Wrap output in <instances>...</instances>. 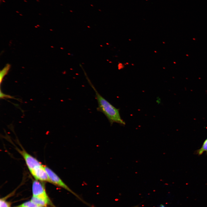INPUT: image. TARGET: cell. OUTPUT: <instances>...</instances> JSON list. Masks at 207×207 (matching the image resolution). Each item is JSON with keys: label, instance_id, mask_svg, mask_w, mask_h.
I'll use <instances>...</instances> for the list:
<instances>
[{"label": "cell", "instance_id": "8", "mask_svg": "<svg viewBox=\"0 0 207 207\" xmlns=\"http://www.w3.org/2000/svg\"><path fill=\"white\" fill-rule=\"evenodd\" d=\"M37 206L31 201H27L16 207H36Z\"/></svg>", "mask_w": 207, "mask_h": 207}, {"label": "cell", "instance_id": "14", "mask_svg": "<svg viewBox=\"0 0 207 207\" xmlns=\"http://www.w3.org/2000/svg\"><path fill=\"white\" fill-rule=\"evenodd\" d=\"M37 1H38V0H37Z\"/></svg>", "mask_w": 207, "mask_h": 207}, {"label": "cell", "instance_id": "3", "mask_svg": "<svg viewBox=\"0 0 207 207\" xmlns=\"http://www.w3.org/2000/svg\"><path fill=\"white\" fill-rule=\"evenodd\" d=\"M45 168L48 177L49 182L65 189L71 193L81 201H83L78 195L71 189L60 177L51 169L45 166Z\"/></svg>", "mask_w": 207, "mask_h": 207}, {"label": "cell", "instance_id": "15", "mask_svg": "<svg viewBox=\"0 0 207 207\" xmlns=\"http://www.w3.org/2000/svg\"><path fill=\"white\" fill-rule=\"evenodd\" d=\"M26 1V2H27V1Z\"/></svg>", "mask_w": 207, "mask_h": 207}, {"label": "cell", "instance_id": "4", "mask_svg": "<svg viewBox=\"0 0 207 207\" xmlns=\"http://www.w3.org/2000/svg\"><path fill=\"white\" fill-rule=\"evenodd\" d=\"M32 196L45 200L50 203L51 201L43 184L38 180H34L32 183Z\"/></svg>", "mask_w": 207, "mask_h": 207}, {"label": "cell", "instance_id": "9", "mask_svg": "<svg viewBox=\"0 0 207 207\" xmlns=\"http://www.w3.org/2000/svg\"><path fill=\"white\" fill-rule=\"evenodd\" d=\"M0 207H10V205L4 199L1 198L0 200Z\"/></svg>", "mask_w": 207, "mask_h": 207}, {"label": "cell", "instance_id": "2", "mask_svg": "<svg viewBox=\"0 0 207 207\" xmlns=\"http://www.w3.org/2000/svg\"><path fill=\"white\" fill-rule=\"evenodd\" d=\"M24 160L32 176L34 177L44 168V166L24 150L18 149Z\"/></svg>", "mask_w": 207, "mask_h": 207}, {"label": "cell", "instance_id": "16", "mask_svg": "<svg viewBox=\"0 0 207 207\" xmlns=\"http://www.w3.org/2000/svg\"><path fill=\"white\" fill-rule=\"evenodd\" d=\"M3 1V2H5V1Z\"/></svg>", "mask_w": 207, "mask_h": 207}, {"label": "cell", "instance_id": "1", "mask_svg": "<svg viewBox=\"0 0 207 207\" xmlns=\"http://www.w3.org/2000/svg\"><path fill=\"white\" fill-rule=\"evenodd\" d=\"M88 80L95 93L96 99L98 105L97 110L103 114L111 125L114 123L125 125V123L121 117L119 110L115 107L103 97L98 92L90 81L89 79Z\"/></svg>", "mask_w": 207, "mask_h": 207}, {"label": "cell", "instance_id": "13", "mask_svg": "<svg viewBox=\"0 0 207 207\" xmlns=\"http://www.w3.org/2000/svg\"><path fill=\"white\" fill-rule=\"evenodd\" d=\"M36 207H42L40 206H37Z\"/></svg>", "mask_w": 207, "mask_h": 207}, {"label": "cell", "instance_id": "7", "mask_svg": "<svg viewBox=\"0 0 207 207\" xmlns=\"http://www.w3.org/2000/svg\"><path fill=\"white\" fill-rule=\"evenodd\" d=\"M10 65L7 64L0 71V83H2L4 77L8 73L10 68Z\"/></svg>", "mask_w": 207, "mask_h": 207}, {"label": "cell", "instance_id": "12", "mask_svg": "<svg viewBox=\"0 0 207 207\" xmlns=\"http://www.w3.org/2000/svg\"><path fill=\"white\" fill-rule=\"evenodd\" d=\"M138 207V206H134V207Z\"/></svg>", "mask_w": 207, "mask_h": 207}, {"label": "cell", "instance_id": "10", "mask_svg": "<svg viewBox=\"0 0 207 207\" xmlns=\"http://www.w3.org/2000/svg\"><path fill=\"white\" fill-rule=\"evenodd\" d=\"M0 98L1 99H16L13 96H11L10 95L5 94L3 93L0 89Z\"/></svg>", "mask_w": 207, "mask_h": 207}, {"label": "cell", "instance_id": "11", "mask_svg": "<svg viewBox=\"0 0 207 207\" xmlns=\"http://www.w3.org/2000/svg\"><path fill=\"white\" fill-rule=\"evenodd\" d=\"M159 207H165V206L162 204H161L160 205Z\"/></svg>", "mask_w": 207, "mask_h": 207}, {"label": "cell", "instance_id": "6", "mask_svg": "<svg viewBox=\"0 0 207 207\" xmlns=\"http://www.w3.org/2000/svg\"><path fill=\"white\" fill-rule=\"evenodd\" d=\"M204 152H205L207 154V138L203 142L201 148L195 152V154L198 156H200Z\"/></svg>", "mask_w": 207, "mask_h": 207}, {"label": "cell", "instance_id": "5", "mask_svg": "<svg viewBox=\"0 0 207 207\" xmlns=\"http://www.w3.org/2000/svg\"><path fill=\"white\" fill-rule=\"evenodd\" d=\"M30 200L37 206L42 207H46L49 204L51 205V203L45 200L33 196Z\"/></svg>", "mask_w": 207, "mask_h": 207}]
</instances>
